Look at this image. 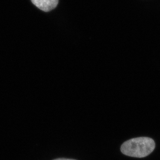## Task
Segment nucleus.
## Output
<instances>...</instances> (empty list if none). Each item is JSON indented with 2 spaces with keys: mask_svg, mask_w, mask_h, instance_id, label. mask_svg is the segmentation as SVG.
Wrapping results in <instances>:
<instances>
[{
  "mask_svg": "<svg viewBox=\"0 0 160 160\" xmlns=\"http://www.w3.org/2000/svg\"><path fill=\"white\" fill-rule=\"evenodd\" d=\"M156 143L152 138L147 137L134 138L126 141L121 147L123 154L131 157H146L154 150Z\"/></svg>",
  "mask_w": 160,
  "mask_h": 160,
  "instance_id": "1",
  "label": "nucleus"
},
{
  "mask_svg": "<svg viewBox=\"0 0 160 160\" xmlns=\"http://www.w3.org/2000/svg\"><path fill=\"white\" fill-rule=\"evenodd\" d=\"M32 3L44 12H49L57 6L59 0H31Z\"/></svg>",
  "mask_w": 160,
  "mask_h": 160,
  "instance_id": "2",
  "label": "nucleus"
},
{
  "mask_svg": "<svg viewBox=\"0 0 160 160\" xmlns=\"http://www.w3.org/2000/svg\"><path fill=\"white\" fill-rule=\"evenodd\" d=\"M53 160H76L74 159H65V158H59V159H54Z\"/></svg>",
  "mask_w": 160,
  "mask_h": 160,
  "instance_id": "3",
  "label": "nucleus"
}]
</instances>
